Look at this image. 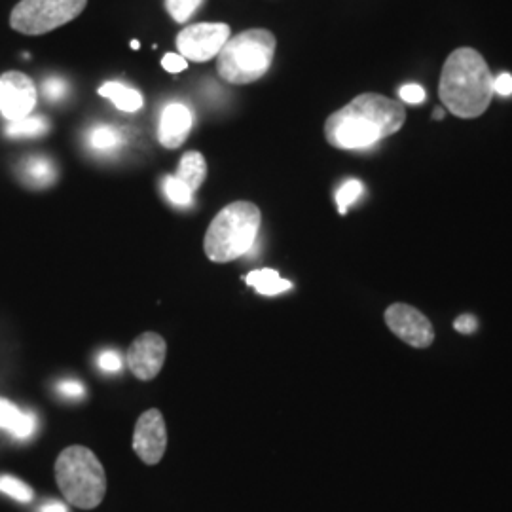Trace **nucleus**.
Segmentation results:
<instances>
[{
  "label": "nucleus",
  "mask_w": 512,
  "mask_h": 512,
  "mask_svg": "<svg viewBox=\"0 0 512 512\" xmlns=\"http://www.w3.org/2000/svg\"><path fill=\"white\" fill-rule=\"evenodd\" d=\"M404 122L406 110L401 103L380 93H361L344 109L330 114L325 137L330 147L363 150L397 133Z\"/></svg>",
  "instance_id": "nucleus-1"
},
{
  "label": "nucleus",
  "mask_w": 512,
  "mask_h": 512,
  "mask_svg": "<svg viewBox=\"0 0 512 512\" xmlns=\"http://www.w3.org/2000/svg\"><path fill=\"white\" fill-rule=\"evenodd\" d=\"M494 76L484 57L473 48H459L446 59L439 95L446 109L459 118H476L494 99Z\"/></svg>",
  "instance_id": "nucleus-2"
},
{
  "label": "nucleus",
  "mask_w": 512,
  "mask_h": 512,
  "mask_svg": "<svg viewBox=\"0 0 512 512\" xmlns=\"http://www.w3.org/2000/svg\"><path fill=\"white\" fill-rule=\"evenodd\" d=\"M262 215L255 203L234 202L226 205L207 228L203 251L211 262L224 264L247 255L255 245Z\"/></svg>",
  "instance_id": "nucleus-3"
},
{
  "label": "nucleus",
  "mask_w": 512,
  "mask_h": 512,
  "mask_svg": "<svg viewBox=\"0 0 512 512\" xmlns=\"http://www.w3.org/2000/svg\"><path fill=\"white\" fill-rule=\"evenodd\" d=\"M55 480L63 497L78 509L92 511L107 494V475L90 448L69 446L55 461Z\"/></svg>",
  "instance_id": "nucleus-4"
},
{
  "label": "nucleus",
  "mask_w": 512,
  "mask_h": 512,
  "mask_svg": "<svg viewBox=\"0 0 512 512\" xmlns=\"http://www.w3.org/2000/svg\"><path fill=\"white\" fill-rule=\"evenodd\" d=\"M274 33L268 29H247L230 38L217 55V73L234 86H247L270 71L274 61Z\"/></svg>",
  "instance_id": "nucleus-5"
},
{
  "label": "nucleus",
  "mask_w": 512,
  "mask_h": 512,
  "mask_svg": "<svg viewBox=\"0 0 512 512\" xmlns=\"http://www.w3.org/2000/svg\"><path fill=\"white\" fill-rule=\"evenodd\" d=\"M88 0H19L10 14V27L27 37H40L71 23Z\"/></svg>",
  "instance_id": "nucleus-6"
},
{
  "label": "nucleus",
  "mask_w": 512,
  "mask_h": 512,
  "mask_svg": "<svg viewBox=\"0 0 512 512\" xmlns=\"http://www.w3.org/2000/svg\"><path fill=\"white\" fill-rule=\"evenodd\" d=\"M232 38L226 23H196L188 25L177 35V50L184 59L194 63H207L217 59L224 44Z\"/></svg>",
  "instance_id": "nucleus-7"
},
{
  "label": "nucleus",
  "mask_w": 512,
  "mask_h": 512,
  "mask_svg": "<svg viewBox=\"0 0 512 512\" xmlns=\"http://www.w3.org/2000/svg\"><path fill=\"white\" fill-rule=\"evenodd\" d=\"M37 99V84L27 74L19 71L0 74V112L6 120L16 122L31 116Z\"/></svg>",
  "instance_id": "nucleus-8"
},
{
  "label": "nucleus",
  "mask_w": 512,
  "mask_h": 512,
  "mask_svg": "<svg viewBox=\"0 0 512 512\" xmlns=\"http://www.w3.org/2000/svg\"><path fill=\"white\" fill-rule=\"evenodd\" d=\"M385 325L412 348H429L435 340V330L421 311L408 304H393L385 311Z\"/></svg>",
  "instance_id": "nucleus-9"
},
{
  "label": "nucleus",
  "mask_w": 512,
  "mask_h": 512,
  "mask_svg": "<svg viewBox=\"0 0 512 512\" xmlns=\"http://www.w3.org/2000/svg\"><path fill=\"white\" fill-rule=\"evenodd\" d=\"M167 448V431L164 416L160 410L150 408L141 414L135 423L133 433V450L147 465H156L164 458Z\"/></svg>",
  "instance_id": "nucleus-10"
},
{
  "label": "nucleus",
  "mask_w": 512,
  "mask_h": 512,
  "mask_svg": "<svg viewBox=\"0 0 512 512\" xmlns=\"http://www.w3.org/2000/svg\"><path fill=\"white\" fill-rule=\"evenodd\" d=\"M167 346L165 340L156 332L141 334L128 351L129 370L143 382L154 380L165 363Z\"/></svg>",
  "instance_id": "nucleus-11"
},
{
  "label": "nucleus",
  "mask_w": 512,
  "mask_h": 512,
  "mask_svg": "<svg viewBox=\"0 0 512 512\" xmlns=\"http://www.w3.org/2000/svg\"><path fill=\"white\" fill-rule=\"evenodd\" d=\"M194 126L192 110L183 103H169L160 116L158 141L165 148H179L188 139Z\"/></svg>",
  "instance_id": "nucleus-12"
},
{
  "label": "nucleus",
  "mask_w": 512,
  "mask_h": 512,
  "mask_svg": "<svg viewBox=\"0 0 512 512\" xmlns=\"http://www.w3.org/2000/svg\"><path fill=\"white\" fill-rule=\"evenodd\" d=\"M0 427L8 429L16 439H29L37 431V418L0 399Z\"/></svg>",
  "instance_id": "nucleus-13"
},
{
  "label": "nucleus",
  "mask_w": 512,
  "mask_h": 512,
  "mask_svg": "<svg viewBox=\"0 0 512 512\" xmlns=\"http://www.w3.org/2000/svg\"><path fill=\"white\" fill-rule=\"evenodd\" d=\"M97 93L101 97H107L116 109L124 110V112H137V110L143 109L145 105V97L141 95V92L129 88L122 82H105Z\"/></svg>",
  "instance_id": "nucleus-14"
},
{
  "label": "nucleus",
  "mask_w": 512,
  "mask_h": 512,
  "mask_svg": "<svg viewBox=\"0 0 512 512\" xmlns=\"http://www.w3.org/2000/svg\"><path fill=\"white\" fill-rule=\"evenodd\" d=\"M207 177V162L200 152L190 150L181 158L179 171H177V179L183 181L192 192H196L203 181Z\"/></svg>",
  "instance_id": "nucleus-15"
},
{
  "label": "nucleus",
  "mask_w": 512,
  "mask_h": 512,
  "mask_svg": "<svg viewBox=\"0 0 512 512\" xmlns=\"http://www.w3.org/2000/svg\"><path fill=\"white\" fill-rule=\"evenodd\" d=\"M245 281L255 287L256 291L266 296H275V294L287 293L293 289V283L283 279L275 270H255L247 274Z\"/></svg>",
  "instance_id": "nucleus-16"
},
{
  "label": "nucleus",
  "mask_w": 512,
  "mask_h": 512,
  "mask_svg": "<svg viewBox=\"0 0 512 512\" xmlns=\"http://www.w3.org/2000/svg\"><path fill=\"white\" fill-rule=\"evenodd\" d=\"M25 179L35 186H48L55 181V167L44 156H31L23 164Z\"/></svg>",
  "instance_id": "nucleus-17"
},
{
  "label": "nucleus",
  "mask_w": 512,
  "mask_h": 512,
  "mask_svg": "<svg viewBox=\"0 0 512 512\" xmlns=\"http://www.w3.org/2000/svg\"><path fill=\"white\" fill-rule=\"evenodd\" d=\"M50 124L44 116H27L16 122H10L6 133L8 137H40L44 133H48Z\"/></svg>",
  "instance_id": "nucleus-18"
},
{
  "label": "nucleus",
  "mask_w": 512,
  "mask_h": 512,
  "mask_svg": "<svg viewBox=\"0 0 512 512\" xmlns=\"http://www.w3.org/2000/svg\"><path fill=\"white\" fill-rule=\"evenodd\" d=\"M205 0H165V10L177 23H186L192 18Z\"/></svg>",
  "instance_id": "nucleus-19"
},
{
  "label": "nucleus",
  "mask_w": 512,
  "mask_h": 512,
  "mask_svg": "<svg viewBox=\"0 0 512 512\" xmlns=\"http://www.w3.org/2000/svg\"><path fill=\"white\" fill-rule=\"evenodd\" d=\"M0 492L18 499L21 503H29L33 499V490L25 482H21L14 476H0Z\"/></svg>",
  "instance_id": "nucleus-20"
},
{
  "label": "nucleus",
  "mask_w": 512,
  "mask_h": 512,
  "mask_svg": "<svg viewBox=\"0 0 512 512\" xmlns=\"http://www.w3.org/2000/svg\"><path fill=\"white\" fill-rule=\"evenodd\" d=\"M164 190L167 198L175 205H190L194 192L177 177H165Z\"/></svg>",
  "instance_id": "nucleus-21"
},
{
  "label": "nucleus",
  "mask_w": 512,
  "mask_h": 512,
  "mask_svg": "<svg viewBox=\"0 0 512 512\" xmlns=\"http://www.w3.org/2000/svg\"><path fill=\"white\" fill-rule=\"evenodd\" d=\"M361 194H363V184L359 181H348V183L342 184L340 190L336 192V203H338L340 213L346 215L349 205L357 202Z\"/></svg>",
  "instance_id": "nucleus-22"
},
{
  "label": "nucleus",
  "mask_w": 512,
  "mask_h": 512,
  "mask_svg": "<svg viewBox=\"0 0 512 512\" xmlns=\"http://www.w3.org/2000/svg\"><path fill=\"white\" fill-rule=\"evenodd\" d=\"M120 141V135L116 129L109 128V126H101V128L95 129L92 133V145L97 150H109L118 145Z\"/></svg>",
  "instance_id": "nucleus-23"
},
{
  "label": "nucleus",
  "mask_w": 512,
  "mask_h": 512,
  "mask_svg": "<svg viewBox=\"0 0 512 512\" xmlns=\"http://www.w3.org/2000/svg\"><path fill=\"white\" fill-rule=\"evenodd\" d=\"M42 90H44V95H46L50 101H61V99L67 95V92H69V86H67V82H65L63 78L52 76V78L44 80Z\"/></svg>",
  "instance_id": "nucleus-24"
},
{
  "label": "nucleus",
  "mask_w": 512,
  "mask_h": 512,
  "mask_svg": "<svg viewBox=\"0 0 512 512\" xmlns=\"http://www.w3.org/2000/svg\"><path fill=\"white\" fill-rule=\"evenodd\" d=\"M162 67L167 73H183L184 69L188 67V61L181 54H165L162 59Z\"/></svg>",
  "instance_id": "nucleus-25"
},
{
  "label": "nucleus",
  "mask_w": 512,
  "mask_h": 512,
  "mask_svg": "<svg viewBox=\"0 0 512 512\" xmlns=\"http://www.w3.org/2000/svg\"><path fill=\"white\" fill-rule=\"evenodd\" d=\"M401 99L408 105H418L425 99V90L418 84H408L401 88Z\"/></svg>",
  "instance_id": "nucleus-26"
},
{
  "label": "nucleus",
  "mask_w": 512,
  "mask_h": 512,
  "mask_svg": "<svg viewBox=\"0 0 512 512\" xmlns=\"http://www.w3.org/2000/svg\"><path fill=\"white\" fill-rule=\"evenodd\" d=\"M99 366L107 372H118L122 368V359L118 353L114 351H105L101 357H99Z\"/></svg>",
  "instance_id": "nucleus-27"
},
{
  "label": "nucleus",
  "mask_w": 512,
  "mask_h": 512,
  "mask_svg": "<svg viewBox=\"0 0 512 512\" xmlns=\"http://www.w3.org/2000/svg\"><path fill=\"white\" fill-rule=\"evenodd\" d=\"M57 391L63 395V397H82L84 395V385L78 384V382H74V380H69V382H61V384L57 385Z\"/></svg>",
  "instance_id": "nucleus-28"
},
{
  "label": "nucleus",
  "mask_w": 512,
  "mask_h": 512,
  "mask_svg": "<svg viewBox=\"0 0 512 512\" xmlns=\"http://www.w3.org/2000/svg\"><path fill=\"white\" fill-rule=\"evenodd\" d=\"M494 92L507 97L512 95V76L511 74H501L499 78H494Z\"/></svg>",
  "instance_id": "nucleus-29"
},
{
  "label": "nucleus",
  "mask_w": 512,
  "mask_h": 512,
  "mask_svg": "<svg viewBox=\"0 0 512 512\" xmlns=\"http://www.w3.org/2000/svg\"><path fill=\"white\" fill-rule=\"evenodd\" d=\"M456 330L463 332V334H471L476 330V319L475 317H469V315H463L456 321Z\"/></svg>",
  "instance_id": "nucleus-30"
},
{
  "label": "nucleus",
  "mask_w": 512,
  "mask_h": 512,
  "mask_svg": "<svg viewBox=\"0 0 512 512\" xmlns=\"http://www.w3.org/2000/svg\"><path fill=\"white\" fill-rule=\"evenodd\" d=\"M40 512H69L67 511V507L63 505V503H59V501H50V503H46V505H42V509Z\"/></svg>",
  "instance_id": "nucleus-31"
},
{
  "label": "nucleus",
  "mask_w": 512,
  "mask_h": 512,
  "mask_svg": "<svg viewBox=\"0 0 512 512\" xmlns=\"http://www.w3.org/2000/svg\"><path fill=\"white\" fill-rule=\"evenodd\" d=\"M433 116H435V118H442V116H444V110H435V114H433Z\"/></svg>",
  "instance_id": "nucleus-32"
},
{
  "label": "nucleus",
  "mask_w": 512,
  "mask_h": 512,
  "mask_svg": "<svg viewBox=\"0 0 512 512\" xmlns=\"http://www.w3.org/2000/svg\"><path fill=\"white\" fill-rule=\"evenodd\" d=\"M131 48H133V50H139V42L133 40V42H131Z\"/></svg>",
  "instance_id": "nucleus-33"
}]
</instances>
